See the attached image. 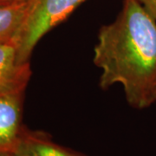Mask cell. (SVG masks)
I'll use <instances>...</instances> for the list:
<instances>
[{
    "mask_svg": "<svg viewBox=\"0 0 156 156\" xmlns=\"http://www.w3.org/2000/svg\"><path fill=\"white\" fill-rule=\"evenodd\" d=\"M94 63L101 70V89L121 84L130 106H150L156 80V21L138 0H123L116 19L101 27Z\"/></svg>",
    "mask_w": 156,
    "mask_h": 156,
    "instance_id": "1",
    "label": "cell"
},
{
    "mask_svg": "<svg viewBox=\"0 0 156 156\" xmlns=\"http://www.w3.org/2000/svg\"><path fill=\"white\" fill-rule=\"evenodd\" d=\"M85 0H30L21 28L13 43L17 62H30L34 48L50 30L64 21Z\"/></svg>",
    "mask_w": 156,
    "mask_h": 156,
    "instance_id": "2",
    "label": "cell"
},
{
    "mask_svg": "<svg viewBox=\"0 0 156 156\" xmlns=\"http://www.w3.org/2000/svg\"><path fill=\"white\" fill-rule=\"evenodd\" d=\"M30 76V62H17L14 43H0V96L24 93Z\"/></svg>",
    "mask_w": 156,
    "mask_h": 156,
    "instance_id": "3",
    "label": "cell"
},
{
    "mask_svg": "<svg viewBox=\"0 0 156 156\" xmlns=\"http://www.w3.org/2000/svg\"><path fill=\"white\" fill-rule=\"evenodd\" d=\"M24 93L0 96V150L15 152L24 126L23 104Z\"/></svg>",
    "mask_w": 156,
    "mask_h": 156,
    "instance_id": "4",
    "label": "cell"
},
{
    "mask_svg": "<svg viewBox=\"0 0 156 156\" xmlns=\"http://www.w3.org/2000/svg\"><path fill=\"white\" fill-rule=\"evenodd\" d=\"M14 153L17 156H79L54 143L44 133L25 126Z\"/></svg>",
    "mask_w": 156,
    "mask_h": 156,
    "instance_id": "5",
    "label": "cell"
},
{
    "mask_svg": "<svg viewBox=\"0 0 156 156\" xmlns=\"http://www.w3.org/2000/svg\"><path fill=\"white\" fill-rule=\"evenodd\" d=\"M30 0H16L0 5V43L13 42L21 28Z\"/></svg>",
    "mask_w": 156,
    "mask_h": 156,
    "instance_id": "6",
    "label": "cell"
},
{
    "mask_svg": "<svg viewBox=\"0 0 156 156\" xmlns=\"http://www.w3.org/2000/svg\"><path fill=\"white\" fill-rule=\"evenodd\" d=\"M138 1L156 21V0H138Z\"/></svg>",
    "mask_w": 156,
    "mask_h": 156,
    "instance_id": "7",
    "label": "cell"
},
{
    "mask_svg": "<svg viewBox=\"0 0 156 156\" xmlns=\"http://www.w3.org/2000/svg\"><path fill=\"white\" fill-rule=\"evenodd\" d=\"M156 101V80L154 82V87L152 89V92H151V95H150V103L151 105L155 102Z\"/></svg>",
    "mask_w": 156,
    "mask_h": 156,
    "instance_id": "8",
    "label": "cell"
},
{
    "mask_svg": "<svg viewBox=\"0 0 156 156\" xmlns=\"http://www.w3.org/2000/svg\"><path fill=\"white\" fill-rule=\"evenodd\" d=\"M0 156H17L14 152L0 150Z\"/></svg>",
    "mask_w": 156,
    "mask_h": 156,
    "instance_id": "9",
    "label": "cell"
},
{
    "mask_svg": "<svg viewBox=\"0 0 156 156\" xmlns=\"http://www.w3.org/2000/svg\"><path fill=\"white\" fill-rule=\"evenodd\" d=\"M13 1H16V0H0V5H6V4H9V3L13 2Z\"/></svg>",
    "mask_w": 156,
    "mask_h": 156,
    "instance_id": "10",
    "label": "cell"
}]
</instances>
